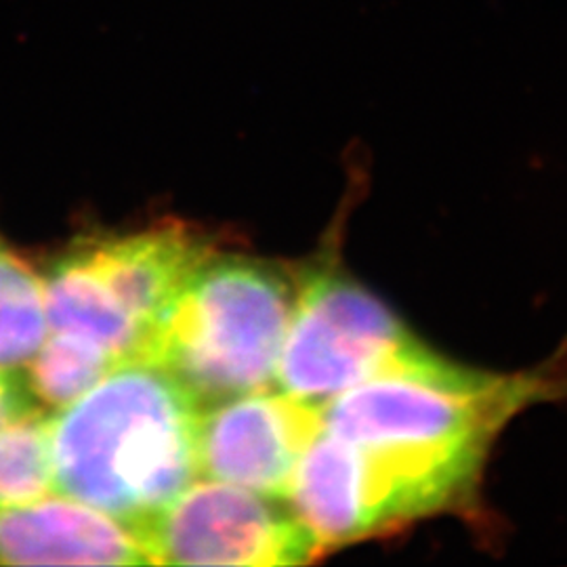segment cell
<instances>
[{
	"mask_svg": "<svg viewBox=\"0 0 567 567\" xmlns=\"http://www.w3.org/2000/svg\"><path fill=\"white\" fill-rule=\"evenodd\" d=\"M322 431V405L274 386L204 405L200 475L284 501L307 447Z\"/></svg>",
	"mask_w": 567,
	"mask_h": 567,
	"instance_id": "cell-7",
	"label": "cell"
},
{
	"mask_svg": "<svg viewBox=\"0 0 567 567\" xmlns=\"http://www.w3.org/2000/svg\"><path fill=\"white\" fill-rule=\"evenodd\" d=\"M49 419L30 410L0 426V507H18L53 494Z\"/></svg>",
	"mask_w": 567,
	"mask_h": 567,
	"instance_id": "cell-11",
	"label": "cell"
},
{
	"mask_svg": "<svg viewBox=\"0 0 567 567\" xmlns=\"http://www.w3.org/2000/svg\"><path fill=\"white\" fill-rule=\"evenodd\" d=\"M480 475L404 447L332 433L307 447L284 496L326 550L389 534L473 503Z\"/></svg>",
	"mask_w": 567,
	"mask_h": 567,
	"instance_id": "cell-4",
	"label": "cell"
},
{
	"mask_svg": "<svg viewBox=\"0 0 567 567\" xmlns=\"http://www.w3.org/2000/svg\"><path fill=\"white\" fill-rule=\"evenodd\" d=\"M431 353L398 316L326 257L295 276V307L276 386L324 405L351 386L405 370Z\"/></svg>",
	"mask_w": 567,
	"mask_h": 567,
	"instance_id": "cell-5",
	"label": "cell"
},
{
	"mask_svg": "<svg viewBox=\"0 0 567 567\" xmlns=\"http://www.w3.org/2000/svg\"><path fill=\"white\" fill-rule=\"evenodd\" d=\"M292 307L290 271L219 250L164 307L137 360L163 368L203 408L269 389Z\"/></svg>",
	"mask_w": 567,
	"mask_h": 567,
	"instance_id": "cell-2",
	"label": "cell"
},
{
	"mask_svg": "<svg viewBox=\"0 0 567 567\" xmlns=\"http://www.w3.org/2000/svg\"><path fill=\"white\" fill-rule=\"evenodd\" d=\"M118 364L122 362L100 344L65 332H47L39 351L25 364V383L34 400L63 408Z\"/></svg>",
	"mask_w": 567,
	"mask_h": 567,
	"instance_id": "cell-10",
	"label": "cell"
},
{
	"mask_svg": "<svg viewBox=\"0 0 567 567\" xmlns=\"http://www.w3.org/2000/svg\"><path fill=\"white\" fill-rule=\"evenodd\" d=\"M215 252L206 231L177 219L84 238L42 278L49 332L100 344L118 362L137 360L164 307Z\"/></svg>",
	"mask_w": 567,
	"mask_h": 567,
	"instance_id": "cell-3",
	"label": "cell"
},
{
	"mask_svg": "<svg viewBox=\"0 0 567 567\" xmlns=\"http://www.w3.org/2000/svg\"><path fill=\"white\" fill-rule=\"evenodd\" d=\"M37 410L34 395L16 370H0V426Z\"/></svg>",
	"mask_w": 567,
	"mask_h": 567,
	"instance_id": "cell-12",
	"label": "cell"
},
{
	"mask_svg": "<svg viewBox=\"0 0 567 567\" xmlns=\"http://www.w3.org/2000/svg\"><path fill=\"white\" fill-rule=\"evenodd\" d=\"M4 566H150L137 534L100 508L51 494L0 507Z\"/></svg>",
	"mask_w": 567,
	"mask_h": 567,
	"instance_id": "cell-8",
	"label": "cell"
},
{
	"mask_svg": "<svg viewBox=\"0 0 567 567\" xmlns=\"http://www.w3.org/2000/svg\"><path fill=\"white\" fill-rule=\"evenodd\" d=\"M133 532L150 566H305L324 555L288 505L210 477Z\"/></svg>",
	"mask_w": 567,
	"mask_h": 567,
	"instance_id": "cell-6",
	"label": "cell"
},
{
	"mask_svg": "<svg viewBox=\"0 0 567 567\" xmlns=\"http://www.w3.org/2000/svg\"><path fill=\"white\" fill-rule=\"evenodd\" d=\"M47 332L41 276L0 240V370L28 364Z\"/></svg>",
	"mask_w": 567,
	"mask_h": 567,
	"instance_id": "cell-9",
	"label": "cell"
},
{
	"mask_svg": "<svg viewBox=\"0 0 567 567\" xmlns=\"http://www.w3.org/2000/svg\"><path fill=\"white\" fill-rule=\"evenodd\" d=\"M200 410L163 368L122 362L49 419L55 489L142 526L200 477Z\"/></svg>",
	"mask_w": 567,
	"mask_h": 567,
	"instance_id": "cell-1",
	"label": "cell"
}]
</instances>
